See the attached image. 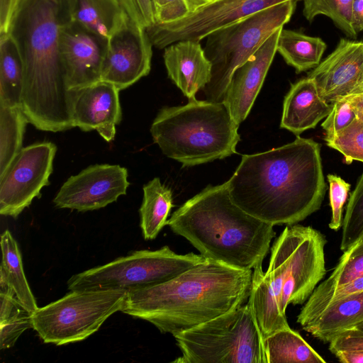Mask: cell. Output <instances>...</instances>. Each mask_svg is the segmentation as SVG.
Masks as SVG:
<instances>
[{"mask_svg":"<svg viewBox=\"0 0 363 363\" xmlns=\"http://www.w3.org/2000/svg\"><path fill=\"white\" fill-rule=\"evenodd\" d=\"M238 127L223 101L194 98L185 105L162 108L150 133L164 155L193 167L236 153Z\"/></svg>","mask_w":363,"mask_h":363,"instance_id":"cell-6","label":"cell"},{"mask_svg":"<svg viewBox=\"0 0 363 363\" xmlns=\"http://www.w3.org/2000/svg\"><path fill=\"white\" fill-rule=\"evenodd\" d=\"M24 65L18 48L9 33L0 35V106L21 107Z\"/></svg>","mask_w":363,"mask_h":363,"instance_id":"cell-23","label":"cell"},{"mask_svg":"<svg viewBox=\"0 0 363 363\" xmlns=\"http://www.w3.org/2000/svg\"><path fill=\"white\" fill-rule=\"evenodd\" d=\"M126 294L111 289L70 291L62 298L38 308L32 315L33 328L45 343L62 345L82 341L121 311Z\"/></svg>","mask_w":363,"mask_h":363,"instance_id":"cell-10","label":"cell"},{"mask_svg":"<svg viewBox=\"0 0 363 363\" xmlns=\"http://www.w3.org/2000/svg\"><path fill=\"white\" fill-rule=\"evenodd\" d=\"M128 170L118 164H94L68 178L53 199L56 207L88 211L126 194Z\"/></svg>","mask_w":363,"mask_h":363,"instance_id":"cell-14","label":"cell"},{"mask_svg":"<svg viewBox=\"0 0 363 363\" xmlns=\"http://www.w3.org/2000/svg\"><path fill=\"white\" fill-rule=\"evenodd\" d=\"M127 16L137 24L147 28L155 23L152 0H118Z\"/></svg>","mask_w":363,"mask_h":363,"instance_id":"cell-37","label":"cell"},{"mask_svg":"<svg viewBox=\"0 0 363 363\" xmlns=\"http://www.w3.org/2000/svg\"><path fill=\"white\" fill-rule=\"evenodd\" d=\"M327 179L329 183L330 203L332 210L328 225L330 229L337 231L342 225L343 207L348 197L350 184L335 174H328Z\"/></svg>","mask_w":363,"mask_h":363,"instance_id":"cell-35","label":"cell"},{"mask_svg":"<svg viewBox=\"0 0 363 363\" xmlns=\"http://www.w3.org/2000/svg\"><path fill=\"white\" fill-rule=\"evenodd\" d=\"M177 363H267L264 339L248 300L174 336Z\"/></svg>","mask_w":363,"mask_h":363,"instance_id":"cell-7","label":"cell"},{"mask_svg":"<svg viewBox=\"0 0 363 363\" xmlns=\"http://www.w3.org/2000/svg\"><path fill=\"white\" fill-rule=\"evenodd\" d=\"M325 236L311 226L287 225L271 247L267 270L252 269L248 301L263 339L289 328V304L304 303L326 274Z\"/></svg>","mask_w":363,"mask_h":363,"instance_id":"cell-5","label":"cell"},{"mask_svg":"<svg viewBox=\"0 0 363 363\" xmlns=\"http://www.w3.org/2000/svg\"><path fill=\"white\" fill-rule=\"evenodd\" d=\"M325 143L342 154L346 163L354 160L363 162V94L359 97L356 118Z\"/></svg>","mask_w":363,"mask_h":363,"instance_id":"cell-32","label":"cell"},{"mask_svg":"<svg viewBox=\"0 0 363 363\" xmlns=\"http://www.w3.org/2000/svg\"><path fill=\"white\" fill-rule=\"evenodd\" d=\"M252 269L206 259L165 282L127 292L121 312L173 336L245 303Z\"/></svg>","mask_w":363,"mask_h":363,"instance_id":"cell-3","label":"cell"},{"mask_svg":"<svg viewBox=\"0 0 363 363\" xmlns=\"http://www.w3.org/2000/svg\"><path fill=\"white\" fill-rule=\"evenodd\" d=\"M152 46L146 29L128 16L108 39L101 80L121 91L147 76L151 69Z\"/></svg>","mask_w":363,"mask_h":363,"instance_id":"cell-13","label":"cell"},{"mask_svg":"<svg viewBox=\"0 0 363 363\" xmlns=\"http://www.w3.org/2000/svg\"><path fill=\"white\" fill-rule=\"evenodd\" d=\"M71 20L108 39L128 16L118 0H66Z\"/></svg>","mask_w":363,"mask_h":363,"instance_id":"cell-22","label":"cell"},{"mask_svg":"<svg viewBox=\"0 0 363 363\" xmlns=\"http://www.w3.org/2000/svg\"><path fill=\"white\" fill-rule=\"evenodd\" d=\"M188 6L190 13L201 8L202 6L215 1V0H184Z\"/></svg>","mask_w":363,"mask_h":363,"instance_id":"cell-42","label":"cell"},{"mask_svg":"<svg viewBox=\"0 0 363 363\" xmlns=\"http://www.w3.org/2000/svg\"><path fill=\"white\" fill-rule=\"evenodd\" d=\"M108 39L72 20L62 30L60 55L67 89H79L101 80Z\"/></svg>","mask_w":363,"mask_h":363,"instance_id":"cell-16","label":"cell"},{"mask_svg":"<svg viewBox=\"0 0 363 363\" xmlns=\"http://www.w3.org/2000/svg\"><path fill=\"white\" fill-rule=\"evenodd\" d=\"M70 21L66 0H18L11 21L8 33L24 65L21 108L40 130L74 128L60 55L62 32Z\"/></svg>","mask_w":363,"mask_h":363,"instance_id":"cell-2","label":"cell"},{"mask_svg":"<svg viewBox=\"0 0 363 363\" xmlns=\"http://www.w3.org/2000/svg\"><path fill=\"white\" fill-rule=\"evenodd\" d=\"M164 49L168 77L189 99L196 98L210 82L212 69L200 42L180 40Z\"/></svg>","mask_w":363,"mask_h":363,"instance_id":"cell-19","label":"cell"},{"mask_svg":"<svg viewBox=\"0 0 363 363\" xmlns=\"http://www.w3.org/2000/svg\"><path fill=\"white\" fill-rule=\"evenodd\" d=\"M167 225L206 259L242 270L262 265L276 235L274 225L232 201L226 182L207 186L176 210Z\"/></svg>","mask_w":363,"mask_h":363,"instance_id":"cell-4","label":"cell"},{"mask_svg":"<svg viewBox=\"0 0 363 363\" xmlns=\"http://www.w3.org/2000/svg\"><path fill=\"white\" fill-rule=\"evenodd\" d=\"M352 1L303 0V15L309 22L319 15L325 16L347 37L356 38L358 34L352 25Z\"/></svg>","mask_w":363,"mask_h":363,"instance_id":"cell-30","label":"cell"},{"mask_svg":"<svg viewBox=\"0 0 363 363\" xmlns=\"http://www.w3.org/2000/svg\"><path fill=\"white\" fill-rule=\"evenodd\" d=\"M361 276H363V233L343 251L330 275L314 290L330 289Z\"/></svg>","mask_w":363,"mask_h":363,"instance_id":"cell-31","label":"cell"},{"mask_svg":"<svg viewBox=\"0 0 363 363\" xmlns=\"http://www.w3.org/2000/svg\"><path fill=\"white\" fill-rule=\"evenodd\" d=\"M332 104L320 98L314 81L307 77L291 84L284 97L280 123L296 136L314 128L332 110Z\"/></svg>","mask_w":363,"mask_h":363,"instance_id":"cell-20","label":"cell"},{"mask_svg":"<svg viewBox=\"0 0 363 363\" xmlns=\"http://www.w3.org/2000/svg\"><path fill=\"white\" fill-rule=\"evenodd\" d=\"M308 77L314 81L320 98L329 104L363 94V40L341 38Z\"/></svg>","mask_w":363,"mask_h":363,"instance_id":"cell-15","label":"cell"},{"mask_svg":"<svg viewBox=\"0 0 363 363\" xmlns=\"http://www.w3.org/2000/svg\"><path fill=\"white\" fill-rule=\"evenodd\" d=\"M328 343L332 353L338 350L363 352V330L358 328L345 330L333 337Z\"/></svg>","mask_w":363,"mask_h":363,"instance_id":"cell-38","label":"cell"},{"mask_svg":"<svg viewBox=\"0 0 363 363\" xmlns=\"http://www.w3.org/2000/svg\"><path fill=\"white\" fill-rule=\"evenodd\" d=\"M154 24H167L180 20L190 13L184 0H152Z\"/></svg>","mask_w":363,"mask_h":363,"instance_id":"cell-36","label":"cell"},{"mask_svg":"<svg viewBox=\"0 0 363 363\" xmlns=\"http://www.w3.org/2000/svg\"><path fill=\"white\" fill-rule=\"evenodd\" d=\"M352 25L357 34L363 31V0L352 1Z\"/></svg>","mask_w":363,"mask_h":363,"instance_id":"cell-40","label":"cell"},{"mask_svg":"<svg viewBox=\"0 0 363 363\" xmlns=\"http://www.w3.org/2000/svg\"><path fill=\"white\" fill-rule=\"evenodd\" d=\"M56 145L43 142L23 147L0 178V213L16 218L50 184Z\"/></svg>","mask_w":363,"mask_h":363,"instance_id":"cell-12","label":"cell"},{"mask_svg":"<svg viewBox=\"0 0 363 363\" xmlns=\"http://www.w3.org/2000/svg\"><path fill=\"white\" fill-rule=\"evenodd\" d=\"M288 1L215 0L180 20L153 24L146 31L152 45L159 49L180 40L201 42L220 29Z\"/></svg>","mask_w":363,"mask_h":363,"instance_id":"cell-11","label":"cell"},{"mask_svg":"<svg viewBox=\"0 0 363 363\" xmlns=\"http://www.w3.org/2000/svg\"><path fill=\"white\" fill-rule=\"evenodd\" d=\"M363 323V291L332 301L303 322L302 328L328 343L339 333Z\"/></svg>","mask_w":363,"mask_h":363,"instance_id":"cell-21","label":"cell"},{"mask_svg":"<svg viewBox=\"0 0 363 363\" xmlns=\"http://www.w3.org/2000/svg\"><path fill=\"white\" fill-rule=\"evenodd\" d=\"M18 0H0V35L9 32Z\"/></svg>","mask_w":363,"mask_h":363,"instance_id":"cell-39","label":"cell"},{"mask_svg":"<svg viewBox=\"0 0 363 363\" xmlns=\"http://www.w3.org/2000/svg\"><path fill=\"white\" fill-rule=\"evenodd\" d=\"M359 96L346 97L331 104L332 110L321 124L325 132V142L333 138L356 118Z\"/></svg>","mask_w":363,"mask_h":363,"instance_id":"cell-34","label":"cell"},{"mask_svg":"<svg viewBox=\"0 0 363 363\" xmlns=\"http://www.w3.org/2000/svg\"><path fill=\"white\" fill-rule=\"evenodd\" d=\"M173 205L172 190L155 177L143 186V199L140 208V228L145 240L156 238L167 225Z\"/></svg>","mask_w":363,"mask_h":363,"instance_id":"cell-25","label":"cell"},{"mask_svg":"<svg viewBox=\"0 0 363 363\" xmlns=\"http://www.w3.org/2000/svg\"><path fill=\"white\" fill-rule=\"evenodd\" d=\"M354 328H359L361 330H363V323H361L360 325H359L358 326L354 327Z\"/></svg>","mask_w":363,"mask_h":363,"instance_id":"cell-43","label":"cell"},{"mask_svg":"<svg viewBox=\"0 0 363 363\" xmlns=\"http://www.w3.org/2000/svg\"><path fill=\"white\" fill-rule=\"evenodd\" d=\"M21 107L0 106V178L21 150L26 124Z\"/></svg>","mask_w":363,"mask_h":363,"instance_id":"cell-28","label":"cell"},{"mask_svg":"<svg viewBox=\"0 0 363 363\" xmlns=\"http://www.w3.org/2000/svg\"><path fill=\"white\" fill-rule=\"evenodd\" d=\"M342 363H363V352L356 350H338L333 352Z\"/></svg>","mask_w":363,"mask_h":363,"instance_id":"cell-41","label":"cell"},{"mask_svg":"<svg viewBox=\"0 0 363 363\" xmlns=\"http://www.w3.org/2000/svg\"><path fill=\"white\" fill-rule=\"evenodd\" d=\"M232 201L255 218L294 225L320 209L327 186L320 145L299 136L272 150L243 155L226 182Z\"/></svg>","mask_w":363,"mask_h":363,"instance_id":"cell-1","label":"cell"},{"mask_svg":"<svg viewBox=\"0 0 363 363\" xmlns=\"http://www.w3.org/2000/svg\"><path fill=\"white\" fill-rule=\"evenodd\" d=\"M33 313L17 298L15 294L0 293V348L14 345L19 336L27 329L33 328Z\"/></svg>","mask_w":363,"mask_h":363,"instance_id":"cell-29","label":"cell"},{"mask_svg":"<svg viewBox=\"0 0 363 363\" xmlns=\"http://www.w3.org/2000/svg\"><path fill=\"white\" fill-rule=\"evenodd\" d=\"M267 363H324L326 361L296 331L279 330L264 340Z\"/></svg>","mask_w":363,"mask_h":363,"instance_id":"cell-26","label":"cell"},{"mask_svg":"<svg viewBox=\"0 0 363 363\" xmlns=\"http://www.w3.org/2000/svg\"><path fill=\"white\" fill-rule=\"evenodd\" d=\"M297 0L285 1L220 29L206 37L203 48L212 65L206 99L221 102L235 70L245 62L276 30L287 23Z\"/></svg>","mask_w":363,"mask_h":363,"instance_id":"cell-8","label":"cell"},{"mask_svg":"<svg viewBox=\"0 0 363 363\" xmlns=\"http://www.w3.org/2000/svg\"><path fill=\"white\" fill-rule=\"evenodd\" d=\"M326 48V43L319 37L282 28L277 50L296 73H301L317 67Z\"/></svg>","mask_w":363,"mask_h":363,"instance_id":"cell-24","label":"cell"},{"mask_svg":"<svg viewBox=\"0 0 363 363\" xmlns=\"http://www.w3.org/2000/svg\"><path fill=\"white\" fill-rule=\"evenodd\" d=\"M119 91L102 80L71 90L73 127L83 131L95 130L106 142L112 141L122 118Z\"/></svg>","mask_w":363,"mask_h":363,"instance_id":"cell-17","label":"cell"},{"mask_svg":"<svg viewBox=\"0 0 363 363\" xmlns=\"http://www.w3.org/2000/svg\"><path fill=\"white\" fill-rule=\"evenodd\" d=\"M206 260L201 254H177L167 245L155 250H136L73 275L67 281L68 289L128 292L169 281Z\"/></svg>","mask_w":363,"mask_h":363,"instance_id":"cell-9","label":"cell"},{"mask_svg":"<svg viewBox=\"0 0 363 363\" xmlns=\"http://www.w3.org/2000/svg\"><path fill=\"white\" fill-rule=\"evenodd\" d=\"M2 262L0 274H2L17 298L32 313L38 308L24 274L21 254L16 240L9 230L1 235Z\"/></svg>","mask_w":363,"mask_h":363,"instance_id":"cell-27","label":"cell"},{"mask_svg":"<svg viewBox=\"0 0 363 363\" xmlns=\"http://www.w3.org/2000/svg\"><path fill=\"white\" fill-rule=\"evenodd\" d=\"M342 228L340 250L343 252L363 233V172L350 194Z\"/></svg>","mask_w":363,"mask_h":363,"instance_id":"cell-33","label":"cell"},{"mask_svg":"<svg viewBox=\"0 0 363 363\" xmlns=\"http://www.w3.org/2000/svg\"><path fill=\"white\" fill-rule=\"evenodd\" d=\"M283 28L274 31L260 48L233 72L223 102L240 125L248 116L277 52Z\"/></svg>","mask_w":363,"mask_h":363,"instance_id":"cell-18","label":"cell"}]
</instances>
